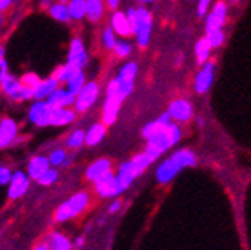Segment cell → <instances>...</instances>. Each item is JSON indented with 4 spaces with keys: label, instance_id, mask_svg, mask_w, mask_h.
I'll return each instance as SVG.
<instances>
[{
    "label": "cell",
    "instance_id": "cell-6",
    "mask_svg": "<svg viewBox=\"0 0 251 250\" xmlns=\"http://www.w3.org/2000/svg\"><path fill=\"white\" fill-rule=\"evenodd\" d=\"M66 61L74 65L77 69L84 71L91 61V56L86 49V43L80 35H74L69 46H68V54H66Z\"/></svg>",
    "mask_w": 251,
    "mask_h": 250
},
{
    "label": "cell",
    "instance_id": "cell-36",
    "mask_svg": "<svg viewBox=\"0 0 251 250\" xmlns=\"http://www.w3.org/2000/svg\"><path fill=\"white\" fill-rule=\"evenodd\" d=\"M205 39L210 43L211 49H215V48H219L224 43V40H225V32H224V29L210 31V32H205Z\"/></svg>",
    "mask_w": 251,
    "mask_h": 250
},
{
    "label": "cell",
    "instance_id": "cell-2",
    "mask_svg": "<svg viewBox=\"0 0 251 250\" xmlns=\"http://www.w3.org/2000/svg\"><path fill=\"white\" fill-rule=\"evenodd\" d=\"M198 163V158L190 149H179L173 152L169 158H166L156 169V180L159 184L170 183L176 175L184 170L185 167L195 166Z\"/></svg>",
    "mask_w": 251,
    "mask_h": 250
},
{
    "label": "cell",
    "instance_id": "cell-34",
    "mask_svg": "<svg viewBox=\"0 0 251 250\" xmlns=\"http://www.w3.org/2000/svg\"><path fill=\"white\" fill-rule=\"evenodd\" d=\"M84 139H86V131L83 129H74L66 139V146L69 149H78L84 144Z\"/></svg>",
    "mask_w": 251,
    "mask_h": 250
},
{
    "label": "cell",
    "instance_id": "cell-31",
    "mask_svg": "<svg viewBox=\"0 0 251 250\" xmlns=\"http://www.w3.org/2000/svg\"><path fill=\"white\" fill-rule=\"evenodd\" d=\"M138 63L136 61H126V63L120 68L117 77L118 79H123V80H127V82H135L136 79V74H138Z\"/></svg>",
    "mask_w": 251,
    "mask_h": 250
},
{
    "label": "cell",
    "instance_id": "cell-37",
    "mask_svg": "<svg viewBox=\"0 0 251 250\" xmlns=\"http://www.w3.org/2000/svg\"><path fill=\"white\" fill-rule=\"evenodd\" d=\"M40 76L39 74H35V72H25L23 76L20 77V83L23 84V86H26L28 89H31V91H34L37 86H39V83H40Z\"/></svg>",
    "mask_w": 251,
    "mask_h": 250
},
{
    "label": "cell",
    "instance_id": "cell-5",
    "mask_svg": "<svg viewBox=\"0 0 251 250\" xmlns=\"http://www.w3.org/2000/svg\"><path fill=\"white\" fill-rule=\"evenodd\" d=\"M87 203H89V196H87L86 192H78V194L72 195L69 199H66V201L57 209L55 220L58 222H63L71 218H75L87 207Z\"/></svg>",
    "mask_w": 251,
    "mask_h": 250
},
{
    "label": "cell",
    "instance_id": "cell-14",
    "mask_svg": "<svg viewBox=\"0 0 251 250\" xmlns=\"http://www.w3.org/2000/svg\"><path fill=\"white\" fill-rule=\"evenodd\" d=\"M225 20H227V3L218 2L211 8V12H208V16L205 19V32L222 29Z\"/></svg>",
    "mask_w": 251,
    "mask_h": 250
},
{
    "label": "cell",
    "instance_id": "cell-44",
    "mask_svg": "<svg viewBox=\"0 0 251 250\" xmlns=\"http://www.w3.org/2000/svg\"><path fill=\"white\" fill-rule=\"evenodd\" d=\"M120 2H121V0H104L106 8L110 9V11H117L118 6H120Z\"/></svg>",
    "mask_w": 251,
    "mask_h": 250
},
{
    "label": "cell",
    "instance_id": "cell-43",
    "mask_svg": "<svg viewBox=\"0 0 251 250\" xmlns=\"http://www.w3.org/2000/svg\"><path fill=\"white\" fill-rule=\"evenodd\" d=\"M6 74H9V65L6 61V57H2L0 58V82L6 77Z\"/></svg>",
    "mask_w": 251,
    "mask_h": 250
},
{
    "label": "cell",
    "instance_id": "cell-27",
    "mask_svg": "<svg viewBox=\"0 0 251 250\" xmlns=\"http://www.w3.org/2000/svg\"><path fill=\"white\" fill-rule=\"evenodd\" d=\"M20 86H22L20 79L16 77L12 72H9V74H6V77L0 82V91H2L8 98H11L12 95L16 94V91L19 89Z\"/></svg>",
    "mask_w": 251,
    "mask_h": 250
},
{
    "label": "cell",
    "instance_id": "cell-46",
    "mask_svg": "<svg viewBox=\"0 0 251 250\" xmlns=\"http://www.w3.org/2000/svg\"><path fill=\"white\" fill-rule=\"evenodd\" d=\"M120 209H121V201H114L109 207V214H115V212H118Z\"/></svg>",
    "mask_w": 251,
    "mask_h": 250
},
{
    "label": "cell",
    "instance_id": "cell-40",
    "mask_svg": "<svg viewBox=\"0 0 251 250\" xmlns=\"http://www.w3.org/2000/svg\"><path fill=\"white\" fill-rule=\"evenodd\" d=\"M126 16H127V20H129V25H130V29H132V35H135L136 32V27H138V17H136V8L130 6L124 11Z\"/></svg>",
    "mask_w": 251,
    "mask_h": 250
},
{
    "label": "cell",
    "instance_id": "cell-28",
    "mask_svg": "<svg viewBox=\"0 0 251 250\" xmlns=\"http://www.w3.org/2000/svg\"><path fill=\"white\" fill-rule=\"evenodd\" d=\"M86 82H87L86 71H78L77 74H74V76L66 82L65 87H66L68 91H71L74 95H77L83 89V86L86 84Z\"/></svg>",
    "mask_w": 251,
    "mask_h": 250
},
{
    "label": "cell",
    "instance_id": "cell-3",
    "mask_svg": "<svg viewBox=\"0 0 251 250\" xmlns=\"http://www.w3.org/2000/svg\"><path fill=\"white\" fill-rule=\"evenodd\" d=\"M153 161L150 160L144 152L143 154H138L135 155L132 160L126 161V163H123L118 169V173L115 175L117 177V183L120 186L121 192H124L127 187L135 181V178H138L140 175L152 165Z\"/></svg>",
    "mask_w": 251,
    "mask_h": 250
},
{
    "label": "cell",
    "instance_id": "cell-19",
    "mask_svg": "<svg viewBox=\"0 0 251 250\" xmlns=\"http://www.w3.org/2000/svg\"><path fill=\"white\" fill-rule=\"evenodd\" d=\"M106 9L104 0H86V20L92 25L100 23L106 14Z\"/></svg>",
    "mask_w": 251,
    "mask_h": 250
},
{
    "label": "cell",
    "instance_id": "cell-47",
    "mask_svg": "<svg viewBox=\"0 0 251 250\" xmlns=\"http://www.w3.org/2000/svg\"><path fill=\"white\" fill-rule=\"evenodd\" d=\"M83 246H84V238H81V236H80V238H77V241H75V247L80 249Z\"/></svg>",
    "mask_w": 251,
    "mask_h": 250
},
{
    "label": "cell",
    "instance_id": "cell-39",
    "mask_svg": "<svg viewBox=\"0 0 251 250\" xmlns=\"http://www.w3.org/2000/svg\"><path fill=\"white\" fill-rule=\"evenodd\" d=\"M57 178H58V172H57V169L49 167L37 181H39L42 186H51V184H54V183L57 181Z\"/></svg>",
    "mask_w": 251,
    "mask_h": 250
},
{
    "label": "cell",
    "instance_id": "cell-12",
    "mask_svg": "<svg viewBox=\"0 0 251 250\" xmlns=\"http://www.w3.org/2000/svg\"><path fill=\"white\" fill-rule=\"evenodd\" d=\"M213 80H215V63L208 60V61H205V63L202 65V68H201L199 72L196 74L195 91L198 94L208 92V89L213 84Z\"/></svg>",
    "mask_w": 251,
    "mask_h": 250
},
{
    "label": "cell",
    "instance_id": "cell-17",
    "mask_svg": "<svg viewBox=\"0 0 251 250\" xmlns=\"http://www.w3.org/2000/svg\"><path fill=\"white\" fill-rule=\"evenodd\" d=\"M46 102L52 108H74L75 95L68 91L65 86H58L57 89L48 97Z\"/></svg>",
    "mask_w": 251,
    "mask_h": 250
},
{
    "label": "cell",
    "instance_id": "cell-38",
    "mask_svg": "<svg viewBox=\"0 0 251 250\" xmlns=\"http://www.w3.org/2000/svg\"><path fill=\"white\" fill-rule=\"evenodd\" d=\"M12 102H17V103H23V102H29V100H32V91L28 89L26 86H20L19 89L16 91V94L11 97Z\"/></svg>",
    "mask_w": 251,
    "mask_h": 250
},
{
    "label": "cell",
    "instance_id": "cell-32",
    "mask_svg": "<svg viewBox=\"0 0 251 250\" xmlns=\"http://www.w3.org/2000/svg\"><path fill=\"white\" fill-rule=\"evenodd\" d=\"M133 51V45L127 40V39H118L112 53L117 58H127Z\"/></svg>",
    "mask_w": 251,
    "mask_h": 250
},
{
    "label": "cell",
    "instance_id": "cell-23",
    "mask_svg": "<svg viewBox=\"0 0 251 250\" xmlns=\"http://www.w3.org/2000/svg\"><path fill=\"white\" fill-rule=\"evenodd\" d=\"M48 16L51 17L52 20L63 23V25H68L71 23V16H69V11H68V5L65 3H60V2H54L46 8Z\"/></svg>",
    "mask_w": 251,
    "mask_h": 250
},
{
    "label": "cell",
    "instance_id": "cell-26",
    "mask_svg": "<svg viewBox=\"0 0 251 250\" xmlns=\"http://www.w3.org/2000/svg\"><path fill=\"white\" fill-rule=\"evenodd\" d=\"M80 69H77L74 65L68 63V61H65L63 65L57 66L52 72V77L60 83V84H66V82L74 76V74H77Z\"/></svg>",
    "mask_w": 251,
    "mask_h": 250
},
{
    "label": "cell",
    "instance_id": "cell-1",
    "mask_svg": "<svg viewBox=\"0 0 251 250\" xmlns=\"http://www.w3.org/2000/svg\"><path fill=\"white\" fill-rule=\"evenodd\" d=\"M143 137L147 140L144 154L152 160H158L162 154L167 152L181 140V129L175 123L167 112L161 114L156 120L149 121L141 131Z\"/></svg>",
    "mask_w": 251,
    "mask_h": 250
},
{
    "label": "cell",
    "instance_id": "cell-10",
    "mask_svg": "<svg viewBox=\"0 0 251 250\" xmlns=\"http://www.w3.org/2000/svg\"><path fill=\"white\" fill-rule=\"evenodd\" d=\"M94 184H95L97 194L103 198H112V196H117L121 194V189L117 183V177L112 170L107 172L106 175H103L101 178H98Z\"/></svg>",
    "mask_w": 251,
    "mask_h": 250
},
{
    "label": "cell",
    "instance_id": "cell-41",
    "mask_svg": "<svg viewBox=\"0 0 251 250\" xmlns=\"http://www.w3.org/2000/svg\"><path fill=\"white\" fill-rule=\"evenodd\" d=\"M12 177V172L6 166H0V186L8 184Z\"/></svg>",
    "mask_w": 251,
    "mask_h": 250
},
{
    "label": "cell",
    "instance_id": "cell-53",
    "mask_svg": "<svg viewBox=\"0 0 251 250\" xmlns=\"http://www.w3.org/2000/svg\"><path fill=\"white\" fill-rule=\"evenodd\" d=\"M239 0H230V3H237Z\"/></svg>",
    "mask_w": 251,
    "mask_h": 250
},
{
    "label": "cell",
    "instance_id": "cell-7",
    "mask_svg": "<svg viewBox=\"0 0 251 250\" xmlns=\"http://www.w3.org/2000/svg\"><path fill=\"white\" fill-rule=\"evenodd\" d=\"M136 17H138V27L135 32L136 45L141 49L147 48L150 43V37H152V28H153V19L150 11L146 6L136 8Z\"/></svg>",
    "mask_w": 251,
    "mask_h": 250
},
{
    "label": "cell",
    "instance_id": "cell-42",
    "mask_svg": "<svg viewBox=\"0 0 251 250\" xmlns=\"http://www.w3.org/2000/svg\"><path fill=\"white\" fill-rule=\"evenodd\" d=\"M210 3H211V0H199L198 2V17H204L207 14Z\"/></svg>",
    "mask_w": 251,
    "mask_h": 250
},
{
    "label": "cell",
    "instance_id": "cell-4",
    "mask_svg": "<svg viewBox=\"0 0 251 250\" xmlns=\"http://www.w3.org/2000/svg\"><path fill=\"white\" fill-rule=\"evenodd\" d=\"M100 92H101L100 83L97 80H87L86 84L83 86V89L75 95V103H74L75 112L77 114H84L91 108H94V105L100 98Z\"/></svg>",
    "mask_w": 251,
    "mask_h": 250
},
{
    "label": "cell",
    "instance_id": "cell-50",
    "mask_svg": "<svg viewBox=\"0 0 251 250\" xmlns=\"http://www.w3.org/2000/svg\"><path fill=\"white\" fill-rule=\"evenodd\" d=\"M5 46L3 45H0V58H2V57H5Z\"/></svg>",
    "mask_w": 251,
    "mask_h": 250
},
{
    "label": "cell",
    "instance_id": "cell-49",
    "mask_svg": "<svg viewBox=\"0 0 251 250\" xmlns=\"http://www.w3.org/2000/svg\"><path fill=\"white\" fill-rule=\"evenodd\" d=\"M34 250H49V247L46 244H40V246H37Z\"/></svg>",
    "mask_w": 251,
    "mask_h": 250
},
{
    "label": "cell",
    "instance_id": "cell-11",
    "mask_svg": "<svg viewBox=\"0 0 251 250\" xmlns=\"http://www.w3.org/2000/svg\"><path fill=\"white\" fill-rule=\"evenodd\" d=\"M29 177L25 172L17 170L12 173V177L8 183V196L9 199H19L29 189Z\"/></svg>",
    "mask_w": 251,
    "mask_h": 250
},
{
    "label": "cell",
    "instance_id": "cell-24",
    "mask_svg": "<svg viewBox=\"0 0 251 250\" xmlns=\"http://www.w3.org/2000/svg\"><path fill=\"white\" fill-rule=\"evenodd\" d=\"M106 124L103 123H94L89 126V129L86 131V139H84V144L87 146H97L103 141V139L106 137Z\"/></svg>",
    "mask_w": 251,
    "mask_h": 250
},
{
    "label": "cell",
    "instance_id": "cell-48",
    "mask_svg": "<svg viewBox=\"0 0 251 250\" xmlns=\"http://www.w3.org/2000/svg\"><path fill=\"white\" fill-rule=\"evenodd\" d=\"M3 25H5V16H3V12H0V29L3 28Z\"/></svg>",
    "mask_w": 251,
    "mask_h": 250
},
{
    "label": "cell",
    "instance_id": "cell-35",
    "mask_svg": "<svg viewBox=\"0 0 251 250\" xmlns=\"http://www.w3.org/2000/svg\"><path fill=\"white\" fill-rule=\"evenodd\" d=\"M49 163H51L52 166L58 167V166H66L69 163V157H68V152L65 151V149H55V151H52L51 154H49L48 157Z\"/></svg>",
    "mask_w": 251,
    "mask_h": 250
},
{
    "label": "cell",
    "instance_id": "cell-18",
    "mask_svg": "<svg viewBox=\"0 0 251 250\" xmlns=\"http://www.w3.org/2000/svg\"><path fill=\"white\" fill-rule=\"evenodd\" d=\"M77 118V112L74 108H54L51 117V126L54 128H65L72 124Z\"/></svg>",
    "mask_w": 251,
    "mask_h": 250
},
{
    "label": "cell",
    "instance_id": "cell-21",
    "mask_svg": "<svg viewBox=\"0 0 251 250\" xmlns=\"http://www.w3.org/2000/svg\"><path fill=\"white\" fill-rule=\"evenodd\" d=\"M51 167V163H49L48 157H43V155H35L31 158L29 165H28V177L31 180H39L42 175Z\"/></svg>",
    "mask_w": 251,
    "mask_h": 250
},
{
    "label": "cell",
    "instance_id": "cell-51",
    "mask_svg": "<svg viewBox=\"0 0 251 250\" xmlns=\"http://www.w3.org/2000/svg\"><path fill=\"white\" fill-rule=\"evenodd\" d=\"M138 2H141V3H150V2H155V0H138Z\"/></svg>",
    "mask_w": 251,
    "mask_h": 250
},
{
    "label": "cell",
    "instance_id": "cell-22",
    "mask_svg": "<svg viewBox=\"0 0 251 250\" xmlns=\"http://www.w3.org/2000/svg\"><path fill=\"white\" fill-rule=\"evenodd\" d=\"M58 86H61L52 76L42 79L39 86L32 91V100H48V97L51 95Z\"/></svg>",
    "mask_w": 251,
    "mask_h": 250
},
{
    "label": "cell",
    "instance_id": "cell-33",
    "mask_svg": "<svg viewBox=\"0 0 251 250\" xmlns=\"http://www.w3.org/2000/svg\"><path fill=\"white\" fill-rule=\"evenodd\" d=\"M48 247H51V250H71L72 244L65 235L52 233L51 236H49V246Z\"/></svg>",
    "mask_w": 251,
    "mask_h": 250
},
{
    "label": "cell",
    "instance_id": "cell-16",
    "mask_svg": "<svg viewBox=\"0 0 251 250\" xmlns=\"http://www.w3.org/2000/svg\"><path fill=\"white\" fill-rule=\"evenodd\" d=\"M109 27L115 31V34L120 37V39H129L132 35V29H130V25L127 20V16H126L124 11H114L110 16V23Z\"/></svg>",
    "mask_w": 251,
    "mask_h": 250
},
{
    "label": "cell",
    "instance_id": "cell-15",
    "mask_svg": "<svg viewBox=\"0 0 251 250\" xmlns=\"http://www.w3.org/2000/svg\"><path fill=\"white\" fill-rule=\"evenodd\" d=\"M17 134H19V124L14 118L5 117L0 120V149L8 147L17 139Z\"/></svg>",
    "mask_w": 251,
    "mask_h": 250
},
{
    "label": "cell",
    "instance_id": "cell-20",
    "mask_svg": "<svg viewBox=\"0 0 251 250\" xmlns=\"http://www.w3.org/2000/svg\"><path fill=\"white\" fill-rule=\"evenodd\" d=\"M112 170V163L110 160L107 158H100L97 161H94V163L86 169V178L89 181H97L98 178H101L103 175H106L107 172Z\"/></svg>",
    "mask_w": 251,
    "mask_h": 250
},
{
    "label": "cell",
    "instance_id": "cell-13",
    "mask_svg": "<svg viewBox=\"0 0 251 250\" xmlns=\"http://www.w3.org/2000/svg\"><path fill=\"white\" fill-rule=\"evenodd\" d=\"M167 114L170 115V118L173 121H179V123H185L192 118L193 115V106L190 102H187L184 98H178L173 100L169 106Z\"/></svg>",
    "mask_w": 251,
    "mask_h": 250
},
{
    "label": "cell",
    "instance_id": "cell-29",
    "mask_svg": "<svg viewBox=\"0 0 251 250\" xmlns=\"http://www.w3.org/2000/svg\"><path fill=\"white\" fill-rule=\"evenodd\" d=\"M117 40H118V35L115 34L114 29L109 27V25H107V27H104L101 29V32H100V43H101L104 51H110L112 53V49H114Z\"/></svg>",
    "mask_w": 251,
    "mask_h": 250
},
{
    "label": "cell",
    "instance_id": "cell-52",
    "mask_svg": "<svg viewBox=\"0 0 251 250\" xmlns=\"http://www.w3.org/2000/svg\"><path fill=\"white\" fill-rule=\"evenodd\" d=\"M55 2H60V3H65V5H66V3L69 2V0H55Z\"/></svg>",
    "mask_w": 251,
    "mask_h": 250
},
{
    "label": "cell",
    "instance_id": "cell-9",
    "mask_svg": "<svg viewBox=\"0 0 251 250\" xmlns=\"http://www.w3.org/2000/svg\"><path fill=\"white\" fill-rule=\"evenodd\" d=\"M123 105V100L118 95L106 94V98L103 102V111H101V123L106 126H112L120 114V109Z\"/></svg>",
    "mask_w": 251,
    "mask_h": 250
},
{
    "label": "cell",
    "instance_id": "cell-45",
    "mask_svg": "<svg viewBox=\"0 0 251 250\" xmlns=\"http://www.w3.org/2000/svg\"><path fill=\"white\" fill-rule=\"evenodd\" d=\"M12 3H14V0H0V12H3L5 14V11H8Z\"/></svg>",
    "mask_w": 251,
    "mask_h": 250
},
{
    "label": "cell",
    "instance_id": "cell-8",
    "mask_svg": "<svg viewBox=\"0 0 251 250\" xmlns=\"http://www.w3.org/2000/svg\"><path fill=\"white\" fill-rule=\"evenodd\" d=\"M52 111L54 108L46 100H34L28 109V120L37 128H48L51 126Z\"/></svg>",
    "mask_w": 251,
    "mask_h": 250
},
{
    "label": "cell",
    "instance_id": "cell-25",
    "mask_svg": "<svg viewBox=\"0 0 251 250\" xmlns=\"http://www.w3.org/2000/svg\"><path fill=\"white\" fill-rule=\"evenodd\" d=\"M66 5L71 16V22L86 20V0H69Z\"/></svg>",
    "mask_w": 251,
    "mask_h": 250
},
{
    "label": "cell",
    "instance_id": "cell-30",
    "mask_svg": "<svg viewBox=\"0 0 251 250\" xmlns=\"http://www.w3.org/2000/svg\"><path fill=\"white\" fill-rule=\"evenodd\" d=\"M195 54H196V60H198L199 65H204L205 61H208L210 54H211V46L207 42L205 37H202V39H199L196 42V45H195Z\"/></svg>",
    "mask_w": 251,
    "mask_h": 250
}]
</instances>
